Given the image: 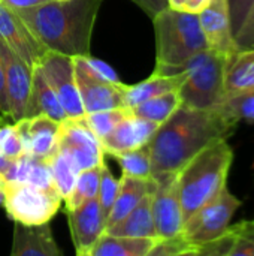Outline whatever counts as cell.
Listing matches in <instances>:
<instances>
[{
    "label": "cell",
    "mask_w": 254,
    "mask_h": 256,
    "mask_svg": "<svg viewBox=\"0 0 254 256\" xmlns=\"http://www.w3.org/2000/svg\"><path fill=\"white\" fill-rule=\"evenodd\" d=\"M129 112H130L129 108H114V110H105L96 112H85L82 116V120L93 130V134L102 141Z\"/></svg>",
    "instance_id": "obj_30"
},
{
    "label": "cell",
    "mask_w": 254,
    "mask_h": 256,
    "mask_svg": "<svg viewBox=\"0 0 254 256\" xmlns=\"http://www.w3.org/2000/svg\"><path fill=\"white\" fill-rule=\"evenodd\" d=\"M48 0H1V3L13 10H18V9H27V8H33V6H37V4H42Z\"/></svg>",
    "instance_id": "obj_41"
},
{
    "label": "cell",
    "mask_w": 254,
    "mask_h": 256,
    "mask_svg": "<svg viewBox=\"0 0 254 256\" xmlns=\"http://www.w3.org/2000/svg\"><path fill=\"white\" fill-rule=\"evenodd\" d=\"M0 58L4 69V84L10 110V120L16 122L25 117V108L31 92L33 68H30L21 57H18L1 39Z\"/></svg>",
    "instance_id": "obj_12"
},
{
    "label": "cell",
    "mask_w": 254,
    "mask_h": 256,
    "mask_svg": "<svg viewBox=\"0 0 254 256\" xmlns=\"http://www.w3.org/2000/svg\"><path fill=\"white\" fill-rule=\"evenodd\" d=\"M37 64L40 66L49 86L55 92L58 102L63 106L67 118L82 117L85 111L75 80L73 57L48 50L40 57Z\"/></svg>",
    "instance_id": "obj_9"
},
{
    "label": "cell",
    "mask_w": 254,
    "mask_h": 256,
    "mask_svg": "<svg viewBox=\"0 0 254 256\" xmlns=\"http://www.w3.org/2000/svg\"><path fill=\"white\" fill-rule=\"evenodd\" d=\"M136 6H139L148 16H154L165 8H168V0H130Z\"/></svg>",
    "instance_id": "obj_39"
},
{
    "label": "cell",
    "mask_w": 254,
    "mask_h": 256,
    "mask_svg": "<svg viewBox=\"0 0 254 256\" xmlns=\"http://www.w3.org/2000/svg\"><path fill=\"white\" fill-rule=\"evenodd\" d=\"M151 200H153V192L147 194L129 214H126L118 224L106 228L105 232L112 236H121V237L159 238L153 219Z\"/></svg>",
    "instance_id": "obj_23"
},
{
    "label": "cell",
    "mask_w": 254,
    "mask_h": 256,
    "mask_svg": "<svg viewBox=\"0 0 254 256\" xmlns=\"http://www.w3.org/2000/svg\"><path fill=\"white\" fill-rule=\"evenodd\" d=\"M199 24L208 50L229 58L238 51L228 0H211L199 14Z\"/></svg>",
    "instance_id": "obj_13"
},
{
    "label": "cell",
    "mask_w": 254,
    "mask_h": 256,
    "mask_svg": "<svg viewBox=\"0 0 254 256\" xmlns=\"http://www.w3.org/2000/svg\"><path fill=\"white\" fill-rule=\"evenodd\" d=\"M4 210L13 222L40 225L49 222L58 212L63 200L57 190H46L31 184L4 182Z\"/></svg>",
    "instance_id": "obj_6"
},
{
    "label": "cell",
    "mask_w": 254,
    "mask_h": 256,
    "mask_svg": "<svg viewBox=\"0 0 254 256\" xmlns=\"http://www.w3.org/2000/svg\"><path fill=\"white\" fill-rule=\"evenodd\" d=\"M184 255H199V248L193 244L183 232L166 237L157 238L154 248L148 256H184Z\"/></svg>",
    "instance_id": "obj_32"
},
{
    "label": "cell",
    "mask_w": 254,
    "mask_h": 256,
    "mask_svg": "<svg viewBox=\"0 0 254 256\" xmlns=\"http://www.w3.org/2000/svg\"><path fill=\"white\" fill-rule=\"evenodd\" d=\"M124 176L147 178L151 177V152L150 146H142L135 150H127L114 154Z\"/></svg>",
    "instance_id": "obj_29"
},
{
    "label": "cell",
    "mask_w": 254,
    "mask_h": 256,
    "mask_svg": "<svg viewBox=\"0 0 254 256\" xmlns=\"http://www.w3.org/2000/svg\"><path fill=\"white\" fill-rule=\"evenodd\" d=\"M151 210L159 238H166L183 232L184 216L178 190V172H168L154 177Z\"/></svg>",
    "instance_id": "obj_10"
},
{
    "label": "cell",
    "mask_w": 254,
    "mask_h": 256,
    "mask_svg": "<svg viewBox=\"0 0 254 256\" xmlns=\"http://www.w3.org/2000/svg\"><path fill=\"white\" fill-rule=\"evenodd\" d=\"M228 2H229V10H231L232 28H234V33L237 34L241 30V27L253 6L254 0H228Z\"/></svg>",
    "instance_id": "obj_36"
},
{
    "label": "cell",
    "mask_w": 254,
    "mask_h": 256,
    "mask_svg": "<svg viewBox=\"0 0 254 256\" xmlns=\"http://www.w3.org/2000/svg\"><path fill=\"white\" fill-rule=\"evenodd\" d=\"M48 164H49L55 189L60 194L61 200L64 201L70 195L81 170L76 165V162L66 152L60 148H57V152L48 159Z\"/></svg>",
    "instance_id": "obj_27"
},
{
    "label": "cell",
    "mask_w": 254,
    "mask_h": 256,
    "mask_svg": "<svg viewBox=\"0 0 254 256\" xmlns=\"http://www.w3.org/2000/svg\"><path fill=\"white\" fill-rule=\"evenodd\" d=\"M13 124L18 130L25 154L48 160L57 152L60 122L45 114H39L16 120Z\"/></svg>",
    "instance_id": "obj_15"
},
{
    "label": "cell",
    "mask_w": 254,
    "mask_h": 256,
    "mask_svg": "<svg viewBox=\"0 0 254 256\" xmlns=\"http://www.w3.org/2000/svg\"><path fill=\"white\" fill-rule=\"evenodd\" d=\"M4 201V190H3V186H0V206L3 204Z\"/></svg>",
    "instance_id": "obj_45"
},
{
    "label": "cell",
    "mask_w": 254,
    "mask_h": 256,
    "mask_svg": "<svg viewBox=\"0 0 254 256\" xmlns=\"http://www.w3.org/2000/svg\"><path fill=\"white\" fill-rule=\"evenodd\" d=\"M189 0H168V6L177 10H186V4Z\"/></svg>",
    "instance_id": "obj_43"
},
{
    "label": "cell",
    "mask_w": 254,
    "mask_h": 256,
    "mask_svg": "<svg viewBox=\"0 0 254 256\" xmlns=\"http://www.w3.org/2000/svg\"><path fill=\"white\" fill-rule=\"evenodd\" d=\"M232 162L234 150L228 140H222L205 147L178 171V190L184 220L226 188Z\"/></svg>",
    "instance_id": "obj_3"
},
{
    "label": "cell",
    "mask_w": 254,
    "mask_h": 256,
    "mask_svg": "<svg viewBox=\"0 0 254 256\" xmlns=\"http://www.w3.org/2000/svg\"><path fill=\"white\" fill-rule=\"evenodd\" d=\"M3 183H4V180H3V177L0 176V186H3Z\"/></svg>",
    "instance_id": "obj_46"
},
{
    "label": "cell",
    "mask_w": 254,
    "mask_h": 256,
    "mask_svg": "<svg viewBox=\"0 0 254 256\" xmlns=\"http://www.w3.org/2000/svg\"><path fill=\"white\" fill-rule=\"evenodd\" d=\"M4 182L31 184L46 190H57L48 160L37 159L31 154H22L10 160L9 170L3 176Z\"/></svg>",
    "instance_id": "obj_22"
},
{
    "label": "cell",
    "mask_w": 254,
    "mask_h": 256,
    "mask_svg": "<svg viewBox=\"0 0 254 256\" xmlns=\"http://www.w3.org/2000/svg\"><path fill=\"white\" fill-rule=\"evenodd\" d=\"M226 98L254 92V48L238 50L226 62L225 72Z\"/></svg>",
    "instance_id": "obj_24"
},
{
    "label": "cell",
    "mask_w": 254,
    "mask_h": 256,
    "mask_svg": "<svg viewBox=\"0 0 254 256\" xmlns=\"http://www.w3.org/2000/svg\"><path fill=\"white\" fill-rule=\"evenodd\" d=\"M39 114H45L57 122H63L67 118L55 92L49 86L40 66L34 64L31 74V92L25 108V117H34Z\"/></svg>",
    "instance_id": "obj_21"
},
{
    "label": "cell",
    "mask_w": 254,
    "mask_h": 256,
    "mask_svg": "<svg viewBox=\"0 0 254 256\" xmlns=\"http://www.w3.org/2000/svg\"><path fill=\"white\" fill-rule=\"evenodd\" d=\"M0 39L30 68L37 64L48 51L28 30L19 15L3 3H0Z\"/></svg>",
    "instance_id": "obj_16"
},
{
    "label": "cell",
    "mask_w": 254,
    "mask_h": 256,
    "mask_svg": "<svg viewBox=\"0 0 254 256\" xmlns=\"http://www.w3.org/2000/svg\"><path fill=\"white\" fill-rule=\"evenodd\" d=\"M73 69L85 112L126 108L124 96L129 86L100 78L90 69L84 57H73Z\"/></svg>",
    "instance_id": "obj_8"
},
{
    "label": "cell",
    "mask_w": 254,
    "mask_h": 256,
    "mask_svg": "<svg viewBox=\"0 0 254 256\" xmlns=\"http://www.w3.org/2000/svg\"><path fill=\"white\" fill-rule=\"evenodd\" d=\"M180 105H181L180 93L178 90H174V92H168L160 96L151 98L148 100H144L129 110L132 111V114L142 117L145 120L154 122L160 126L177 111Z\"/></svg>",
    "instance_id": "obj_26"
},
{
    "label": "cell",
    "mask_w": 254,
    "mask_h": 256,
    "mask_svg": "<svg viewBox=\"0 0 254 256\" xmlns=\"http://www.w3.org/2000/svg\"><path fill=\"white\" fill-rule=\"evenodd\" d=\"M84 58H85L87 64L90 66V69H91L96 75H99L100 78L108 80V81H114V82L120 81L118 76H117V74H115V70H114L109 64H106L105 62H102V60H99V58H93V57H90V56H87V57H84Z\"/></svg>",
    "instance_id": "obj_38"
},
{
    "label": "cell",
    "mask_w": 254,
    "mask_h": 256,
    "mask_svg": "<svg viewBox=\"0 0 254 256\" xmlns=\"http://www.w3.org/2000/svg\"><path fill=\"white\" fill-rule=\"evenodd\" d=\"M184 72L171 69V68H156L153 75L147 80L129 86L124 96V105L126 108H132L144 100H148L151 98L160 96L168 92L180 90L181 84L184 82Z\"/></svg>",
    "instance_id": "obj_19"
},
{
    "label": "cell",
    "mask_w": 254,
    "mask_h": 256,
    "mask_svg": "<svg viewBox=\"0 0 254 256\" xmlns=\"http://www.w3.org/2000/svg\"><path fill=\"white\" fill-rule=\"evenodd\" d=\"M118 183L120 182L112 176V172L109 171L106 164H103L100 168V183H99V190H97V200L102 207L105 219L108 218V214L112 208V204L115 201Z\"/></svg>",
    "instance_id": "obj_33"
},
{
    "label": "cell",
    "mask_w": 254,
    "mask_h": 256,
    "mask_svg": "<svg viewBox=\"0 0 254 256\" xmlns=\"http://www.w3.org/2000/svg\"><path fill=\"white\" fill-rule=\"evenodd\" d=\"M0 116L10 118V110H9L7 94H6V84H4V69H3L1 58H0Z\"/></svg>",
    "instance_id": "obj_40"
},
{
    "label": "cell",
    "mask_w": 254,
    "mask_h": 256,
    "mask_svg": "<svg viewBox=\"0 0 254 256\" xmlns=\"http://www.w3.org/2000/svg\"><path fill=\"white\" fill-rule=\"evenodd\" d=\"M9 165H10V160L6 159L1 153H0V176L3 177L6 174V171L9 170Z\"/></svg>",
    "instance_id": "obj_44"
},
{
    "label": "cell",
    "mask_w": 254,
    "mask_h": 256,
    "mask_svg": "<svg viewBox=\"0 0 254 256\" xmlns=\"http://www.w3.org/2000/svg\"><path fill=\"white\" fill-rule=\"evenodd\" d=\"M211 0H189L186 4V10L192 14H199L204 8H207Z\"/></svg>",
    "instance_id": "obj_42"
},
{
    "label": "cell",
    "mask_w": 254,
    "mask_h": 256,
    "mask_svg": "<svg viewBox=\"0 0 254 256\" xmlns=\"http://www.w3.org/2000/svg\"><path fill=\"white\" fill-rule=\"evenodd\" d=\"M228 58L205 50L180 66H165L183 70L186 78L178 93L181 104L196 110H219L225 106V72ZM157 68V66H156Z\"/></svg>",
    "instance_id": "obj_5"
},
{
    "label": "cell",
    "mask_w": 254,
    "mask_h": 256,
    "mask_svg": "<svg viewBox=\"0 0 254 256\" xmlns=\"http://www.w3.org/2000/svg\"><path fill=\"white\" fill-rule=\"evenodd\" d=\"M118 190L115 201L112 204V208L106 218V228L118 224L126 214H129L138 202L150 192H154L156 189V180L154 177H130L124 176L118 180Z\"/></svg>",
    "instance_id": "obj_20"
},
{
    "label": "cell",
    "mask_w": 254,
    "mask_h": 256,
    "mask_svg": "<svg viewBox=\"0 0 254 256\" xmlns=\"http://www.w3.org/2000/svg\"><path fill=\"white\" fill-rule=\"evenodd\" d=\"M105 164V162H103ZM102 164V165H103ZM102 165L93 166L82 170L78 174V178L75 182V186L70 192V195L63 201L64 202V210H72L78 207L79 204L96 198L97 190H99V183H100V168Z\"/></svg>",
    "instance_id": "obj_28"
},
{
    "label": "cell",
    "mask_w": 254,
    "mask_h": 256,
    "mask_svg": "<svg viewBox=\"0 0 254 256\" xmlns=\"http://www.w3.org/2000/svg\"><path fill=\"white\" fill-rule=\"evenodd\" d=\"M57 148L66 152L76 162L81 171L102 165L105 162L102 142L85 124L82 117L66 118L60 122Z\"/></svg>",
    "instance_id": "obj_11"
},
{
    "label": "cell",
    "mask_w": 254,
    "mask_h": 256,
    "mask_svg": "<svg viewBox=\"0 0 254 256\" xmlns=\"http://www.w3.org/2000/svg\"><path fill=\"white\" fill-rule=\"evenodd\" d=\"M226 231L232 238L231 256H254V219L229 225Z\"/></svg>",
    "instance_id": "obj_31"
},
{
    "label": "cell",
    "mask_w": 254,
    "mask_h": 256,
    "mask_svg": "<svg viewBox=\"0 0 254 256\" xmlns=\"http://www.w3.org/2000/svg\"><path fill=\"white\" fill-rule=\"evenodd\" d=\"M156 33V66H180L208 50L198 14L165 8L153 16Z\"/></svg>",
    "instance_id": "obj_4"
},
{
    "label": "cell",
    "mask_w": 254,
    "mask_h": 256,
    "mask_svg": "<svg viewBox=\"0 0 254 256\" xmlns=\"http://www.w3.org/2000/svg\"><path fill=\"white\" fill-rule=\"evenodd\" d=\"M241 201L228 186L210 202L184 220L183 234L198 248L220 237L231 225L234 214L241 207Z\"/></svg>",
    "instance_id": "obj_7"
},
{
    "label": "cell",
    "mask_w": 254,
    "mask_h": 256,
    "mask_svg": "<svg viewBox=\"0 0 254 256\" xmlns=\"http://www.w3.org/2000/svg\"><path fill=\"white\" fill-rule=\"evenodd\" d=\"M0 153L9 160L24 154V147L15 124H0Z\"/></svg>",
    "instance_id": "obj_35"
},
{
    "label": "cell",
    "mask_w": 254,
    "mask_h": 256,
    "mask_svg": "<svg viewBox=\"0 0 254 256\" xmlns=\"http://www.w3.org/2000/svg\"><path fill=\"white\" fill-rule=\"evenodd\" d=\"M0 124H1V116H0Z\"/></svg>",
    "instance_id": "obj_47"
},
{
    "label": "cell",
    "mask_w": 254,
    "mask_h": 256,
    "mask_svg": "<svg viewBox=\"0 0 254 256\" xmlns=\"http://www.w3.org/2000/svg\"><path fill=\"white\" fill-rule=\"evenodd\" d=\"M235 42H237L238 50L254 48V3L241 30L235 34Z\"/></svg>",
    "instance_id": "obj_37"
},
{
    "label": "cell",
    "mask_w": 254,
    "mask_h": 256,
    "mask_svg": "<svg viewBox=\"0 0 254 256\" xmlns=\"http://www.w3.org/2000/svg\"><path fill=\"white\" fill-rule=\"evenodd\" d=\"M159 124L132 114V111L100 141L105 154H117L147 146Z\"/></svg>",
    "instance_id": "obj_17"
},
{
    "label": "cell",
    "mask_w": 254,
    "mask_h": 256,
    "mask_svg": "<svg viewBox=\"0 0 254 256\" xmlns=\"http://www.w3.org/2000/svg\"><path fill=\"white\" fill-rule=\"evenodd\" d=\"M66 214L76 255L88 256L94 243L106 231V219L97 196L66 210Z\"/></svg>",
    "instance_id": "obj_14"
},
{
    "label": "cell",
    "mask_w": 254,
    "mask_h": 256,
    "mask_svg": "<svg viewBox=\"0 0 254 256\" xmlns=\"http://www.w3.org/2000/svg\"><path fill=\"white\" fill-rule=\"evenodd\" d=\"M225 108L238 120H246L254 126V92L240 93L226 98Z\"/></svg>",
    "instance_id": "obj_34"
},
{
    "label": "cell",
    "mask_w": 254,
    "mask_h": 256,
    "mask_svg": "<svg viewBox=\"0 0 254 256\" xmlns=\"http://www.w3.org/2000/svg\"><path fill=\"white\" fill-rule=\"evenodd\" d=\"M12 256H61L49 222L40 225H24L13 222Z\"/></svg>",
    "instance_id": "obj_18"
},
{
    "label": "cell",
    "mask_w": 254,
    "mask_h": 256,
    "mask_svg": "<svg viewBox=\"0 0 254 256\" xmlns=\"http://www.w3.org/2000/svg\"><path fill=\"white\" fill-rule=\"evenodd\" d=\"M102 2L48 0L15 12L46 50L69 57H87Z\"/></svg>",
    "instance_id": "obj_2"
},
{
    "label": "cell",
    "mask_w": 254,
    "mask_h": 256,
    "mask_svg": "<svg viewBox=\"0 0 254 256\" xmlns=\"http://www.w3.org/2000/svg\"><path fill=\"white\" fill-rule=\"evenodd\" d=\"M157 238L121 237L103 232L88 256H148Z\"/></svg>",
    "instance_id": "obj_25"
},
{
    "label": "cell",
    "mask_w": 254,
    "mask_h": 256,
    "mask_svg": "<svg viewBox=\"0 0 254 256\" xmlns=\"http://www.w3.org/2000/svg\"><path fill=\"white\" fill-rule=\"evenodd\" d=\"M240 122L223 106L219 110H196L180 105L163 122L151 141V177L178 172L205 147L228 140Z\"/></svg>",
    "instance_id": "obj_1"
}]
</instances>
